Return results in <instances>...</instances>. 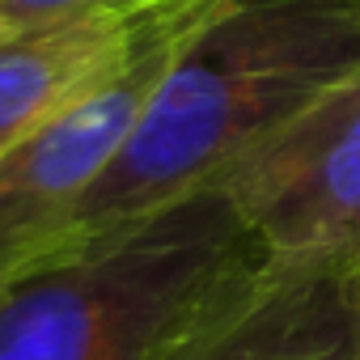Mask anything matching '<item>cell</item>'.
<instances>
[{"instance_id":"1","label":"cell","mask_w":360,"mask_h":360,"mask_svg":"<svg viewBox=\"0 0 360 360\" xmlns=\"http://www.w3.org/2000/svg\"><path fill=\"white\" fill-rule=\"evenodd\" d=\"M352 68L360 0H233L174 51L102 183L26 271L89 255L195 195Z\"/></svg>"},{"instance_id":"2","label":"cell","mask_w":360,"mask_h":360,"mask_svg":"<svg viewBox=\"0 0 360 360\" xmlns=\"http://www.w3.org/2000/svg\"><path fill=\"white\" fill-rule=\"evenodd\" d=\"M267 263L221 187L115 242L0 288V360H165L242 276Z\"/></svg>"},{"instance_id":"3","label":"cell","mask_w":360,"mask_h":360,"mask_svg":"<svg viewBox=\"0 0 360 360\" xmlns=\"http://www.w3.org/2000/svg\"><path fill=\"white\" fill-rule=\"evenodd\" d=\"M229 5L233 0H178L110 81L0 157V288L56 242L127 144L174 51Z\"/></svg>"},{"instance_id":"4","label":"cell","mask_w":360,"mask_h":360,"mask_svg":"<svg viewBox=\"0 0 360 360\" xmlns=\"http://www.w3.org/2000/svg\"><path fill=\"white\" fill-rule=\"evenodd\" d=\"M276 263L360 255V68L212 178Z\"/></svg>"},{"instance_id":"5","label":"cell","mask_w":360,"mask_h":360,"mask_svg":"<svg viewBox=\"0 0 360 360\" xmlns=\"http://www.w3.org/2000/svg\"><path fill=\"white\" fill-rule=\"evenodd\" d=\"M165 360H360V288L352 259L259 263Z\"/></svg>"},{"instance_id":"6","label":"cell","mask_w":360,"mask_h":360,"mask_svg":"<svg viewBox=\"0 0 360 360\" xmlns=\"http://www.w3.org/2000/svg\"><path fill=\"white\" fill-rule=\"evenodd\" d=\"M178 0L56 13L0 34V157L110 81Z\"/></svg>"},{"instance_id":"7","label":"cell","mask_w":360,"mask_h":360,"mask_svg":"<svg viewBox=\"0 0 360 360\" xmlns=\"http://www.w3.org/2000/svg\"><path fill=\"white\" fill-rule=\"evenodd\" d=\"M106 5H140V0H5L9 26L43 22L56 13H77V9H106Z\"/></svg>"},{"instance_id":"8","label":"cell","mask_w":360,"mask_h":360,"mask_svg":"<svg viewBox=\"0 0 360 360\" xmlns=\"http://www.w3.org/2000/svg\"><path fill=\"white\" fill-rule=\"evenodd\" d=\"M13 26H9V13H5V0H0V34H9Z\"/></svg>"},{"instance_id":"9","label":"cell","mask_w":360,"mask_h":360,"mask_svg":"<svg viewBox=\"0 0 360 360\" xmlns=\"http://www.w3.org/2000/svg\"><path fill=\"white\" fill-rule=\"evenodd\" d=\"M352 267H356V288H360V255L352 259Z\"/></svg>"}]
</instances>
